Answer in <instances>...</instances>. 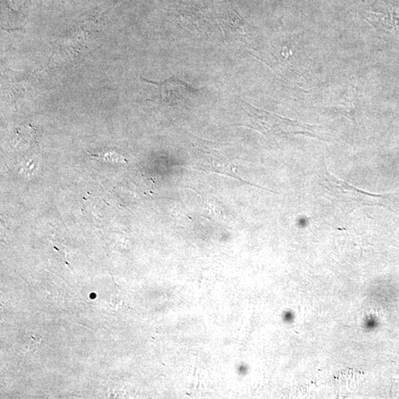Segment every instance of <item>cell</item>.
Listing matches in <instances>:
<instances>
[{
    "label": "cell",
    "instance_id": "6da1fadb",
    "mask_svg": "<svg viewBox=\"0 0 399 399\" xmlns=\"http://www.w3.org/2000/svg\"><path fill=\"white\" fill-rule=\"evenodd\" d=\"M241 102L247 116L248 121L246 125L248 127L265 134H277V132H284V126L289 124L288 120L256 108L243 99H241Z\"/></svg>",
    "mask_w": 399,
    "mask_h": 399
},
{
    "label": "cell",
    "instance_id": "7a4b0ae2",
    "mask_svg": "<svg viewBox=\"0 0 399 399\" xmlns=\"http://www.w3.org/2000/svg\"><path fill=\"white\" fill-rule=\"evenodd\" d=\"M143 81L158 86L162 100L169 105H176L177 102L181 101L189 94H197L198 92L191 85H188L181 80L178 79L176 76L171 77L165 82L149 81L146 78H142Z\"/></svg>",
    "mask_w": 399,
    "mask_h": 399
},
{
    "label": "cell",
    "instance_id": "3957f363",
    "mask_svg": "<svg viewBox=\"0 0 399 399\" xmlns=\"http://www.w3.org/2000/svg\"><path fill=\"white\" fill-rule=\"evenodd\" d=\"M376 326L377 321L376 320H373V318L366 320L365 322H364V327L365 328L366 330H368V331L374 329Z\"/></svg>",
    "mask_w": 399,
    "mask_h": 399
},
{
    "label": "cell",
    "instance_id": "277c9868",
    "mask_svg": "<svg viewBox=\"0 0 399 399\" xmlns=\"http://www.w3.org/2000/svg\"><path fill=\"white\" fill-rule=\"evenodd\" d=\"M294 313L288 311L285 313L284 318H285V321L288 322V323H291V322H292L293 320H294Z\"/></svg>",
    "mask_w": 399,
    "mask_h": 399
}]
</instances>
